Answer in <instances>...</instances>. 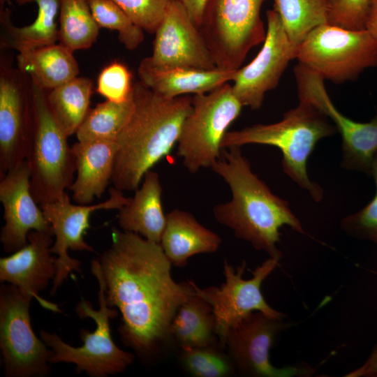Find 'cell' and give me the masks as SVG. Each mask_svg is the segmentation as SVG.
Listing matches in <instances>:
<instances>
[{"mask_svg": "<svg viewBox=\"0 0 377 377\" xmlns=\"http://www.w3.org/2000/svg\"><path fill=\"white\" fill-rule=\"evenodd\" d=\"M99 260L107 304L121 315L122 342L140 357L152 358L170 339L172 320L193 293L191 281L173 279L160 244L116 228Z\"/></svg>", "mask_w": 377, "mask_h": 377, "instance_id": "1", "label": "cell"}, {"mask_svg": "<svg viewBox=\"0 0 377 377\" xmlns=\"http://www.w3.org/2000/svg\"><path fill=\"white\" fill-rule=\"evenodd\" d=\"M222 154L223 159H219L210 168L228 185L232 198L213 207L215 219L256 250L265 251L269 257L280 260L282 254L276 247L280 242V228L288 226L305 234L300 221L288 202L274 194L252 171L240 147L223 149Z\"/></svg>", "mask_w": 377, "mask_h": 377, "instance_id": "2", "label": "cell"}, {"mask_svg": "<svg viewBox=\"0 0 377 377\" xmlns=\"http://www.w3.org/2000/svg\"><path fill=\"white\" fill-rule=\"evenodd\" d=\"M133 108L118 135L112 182L121 191H135L145 173L177 143L192 108V97L166 98L141 81L133 84Z\"/></svg>", "mask_w": 377, "mask_h": 377, "instance_id": "3", "label": "cell"}, {"mask_svg": "<svg viewBox=\"0 0 377 377\" xmlns=\"http://www.w3.org/2000/svg\"><path fill=\"white\" fill-rule=\"evenodd\" d=\"M337 132L330 119L314 105L300 101L283 119L269 124H258L242 129L227 131L221 148L257 144L274 146L283 155V172L316 202L323 197L322 188L309 179L307 161L316 143Z\"/></svg>", "mask_w": 377, "mask_h": 377, "instance_id": "4", "label": "cell"}, {"mask_svg": "<svg viewBox=\"0 0 377 377\" xmlns=\"http://www.w3.org/2000/svg\"><path fill=\"white\" fill-rule=\"evenodd\" d=\"M91 271L98 283L99 309H94L88 301L82 300L77 304L75 312L81 318L93 319L96 325L95 330L90 332L80 330L81 347L68 345L54 332L40 330L39 335L53 351L51 364L72 363L77 372L84 371L92 377H106L124 372L133 363L135 355L119 348L112 339L110 320L116 318L118 311L107 304L99 259L91 261Z\"/></svg>", "mask_w": 377, "mask_h": 377, "instance_id": "5", "label": "cell"}, {"mask_svg": "<svg viewBox=\"0 0 377 377\" xmlns=\"http://www.w3.org/2000/svg\"><path fill=\"white\" fill-rule=\"evenodd\" d=\"M32 96L34 124L26 160L31 195L42 205L64 195L73 182L76 168L68 136L50 110L45 90L32 83Z\"/></svg>", "mask_w": 377, "mask_h": 377, "instance_id": "6", "label": "cell"}, {"mask_svg": "<svg viewBox=\"0 0 377 377\" xmlns=\"http://www.w3.org/2000/svg\"><path fill=\"white\" fill-rule=\"evenodd\" d=\"M242 107L228 83L192 97V108L177 143V156L189 172L210 168L221 158L223 138Z\"/></svg>", "mask_w": 377, "mask_h": 377, "instance_id": "7", "label": "cell"}, {"mask_svg": "<svg viewBox=\"0 0 377 377\" xmlns=\"http://www.w3.org/2000/svg\"><path fill=\"white\" fill-rule=\"evenodd\" d=\"M299 63L323 80L343 83L377 66V39L367 29L350 30L325 23L299 45Z\"/></svg>", "mask_w": 377, "mask_h": 377, "instance_id": "8", "label": "cell"}, {"mask_svg": "<svg viewBox=\"0 0 377 377\" xmlns=\"http://www.w3.org/2000/svg\"><path fill=\"white\" fill-rule=\"evenodd\" d=\"M266 0H208L199 30L217 68L239 69L249 52L263 43L260 10Z\"/></svg>", "mask_w": 377, "mask_h": 377, "instance_id": "9", "label": "cell"}, {"mask_svg": "<svg viewBox=\"0 0 377 377\" xmlns=\"http://www.w3.org/2000/svg\"><path fill=\"white\" fill-rule=\"evenodd\" d=\"M32 298L13 285H1L0 348L7 377L44 376L50 371L53 351L31 327Z\"/></svg>", "mask_w": 377, "mask_h": 377, "instance_id": "10", "label": "cell"}, {"mask_svg": "<svg viewBox=\"0 0 377 377\" xmlns=\"http://www.w3.org/2000/svg\"><path fill=\"white\" fill-rule=\"evenodd\" d=\"M279 259L269 257L253 272L249 279L242 278L246 263L235 268L226 260L223 265L225 282L220 287L199 288L191 283L196 295L203 298L212 306L215 319V333L219 343L225 348L229 330L253 311L283 320L286 315L272 308L265 301L261 292L265 279L278 266Z\"/></svg>", "mask_w": 377, "mask_h": 377, "instance_id": "11", "label": "cell"}, {"mask_svg": "<svg viewBox=\"0 0 377 377\" xmlns=\"http://www.w3.org/2000/svg\"><path fill=\"white\" fill-rule=\"evenodd\" d=\"M109 193L110 197L105 201L92 205L72 204L66 192L59 199L40 205L55 237L51 247L52 253L57 255V273L50 291L52 295L73 271L82 273L81 262L70 257L68 250L94 251L83 237L89 228L91 214L98 209L119 210L129 200L124 195L123 191L114 187L109 189Z\"/></svg>", "mask_w": 377, "mask_h": 377, "instance_id": "12", "label": "cell"}, {"mask_svg": "<svg viewBox=\"0 0 377 377\" xmlns=\"http://www.w3.org/2000/svg\"><path fill=\"white\" fill-rule=\"evenodd\" d=\"M267 27L256 57L237 69L232 91L242 106L258 110L266 92L274 89L289 62L296 59L298 46L289 39L277 12L266 13Z\"/></svg>", "mask_w": 377, "mask_h": 377, "instance_id": "13", "label": "cell"}, {"mask_svg": "<svg viewBox=\"0 0 377 377\" xmlns=\"http://www.w3.org/2000/svg\"><path fill=\"white\" fill-rule=\"evenodd\" d=\"M19 69L1 64L0 73V175L24 161L34 124L32 82Z\"/></svg>", "mask_w": 377, "mask_h": 377, "instance_id": "14", "label": "cell"}, {"mask_svg": "<svg viewBox=\"0 0 377 377\" xmlns=\"http://www.w3.org/2000/svg\"><path fill=\"white\" fill-rule=\"evenodd\" d=\"M289 325L283 320L253 311L232 327L227 335L225 348L235 369L247 376L260 377H293L312 374L311 368L274 367L269 353L277 337Z\"/></svg>", "mask_w": 377, "mask_h": 377, "instance_id": "15", "label": "cell"}, {"mask_svg": "<svg viewBox=\"0 0 377 377\" xmlns=\"http://www.w3.org/2000/svg\"><path fill=\"white\" fill-rule=\"evenodd\" d=\"M154 34L153 52L147 57L154 66L217 68L198 27L179 1H170Z\"/></svg>", "mask_w": 377, "mask_h": 377, "instance_id": "16", "label": "cell"}, {"mask_svg": "<svg viewBox=\"0 0 377 377\" xmlns=\"http://www.w3.org/2000/svg\"><path fill=\"white\" fill-rule=\"evenodd\" d=\"M0 177V201L5 220L0 241L5 252L14 253L27 244L29 232L51 226L31 195L26 159Z\"/></svg>", "mask_w": 377, "mask_h": 377, "instance_id": "17", "label": "cell"}, {"mask_svg": "<svg viewBox=\"0 0 377 377\" xmlns=\"http://www.w3.org/2000/svg\"><path fill=\"white\" fill-rule=\"evenodd\" d=\"M52 236V228L29 232L24 246L0 259V281L16 286L24 294L36 299L43 307L59 312L56 304L39 296V293L48 286L57 273V258L51 251Z\"/></svg>", "mask_w": 377, "mask_h": 377, "instance_id": "18", "label": "cell"}, {"mask_svg": "<svg viewBox=\"0 0 377 377\" xmlns=\"http://www.w3.org/2000/svg\"><path fill=\"white\" fill-rule=\"evenodd\" d=\"M311 102L332 121L341 133V167L371 176V165L377 154V113L369 122L353 121L336 108L325 88L317 89L312 95Z\"/></svg>", "mask_w": 377, "mask_h": 377, "instance_id": "19", "label": "cell"}, {"mask_svg": "<svg viewBox=\"0 0 377 377\" xmlns=\"http://www.w3.org/2000/svg\"><path fill=\"white\" fill-rule=\"evenodd\" d=\"M76 177L68 189L80 205L101 198L112 180L117 144L113 140L80 142L71 146Z\"/></svg>", "mask_w": 377, "mask_h": 377, "instance_id": "20", "label": "cell"}, {"mask_svg": "<svg viewBox=\"0 0 377 377\" xmlns=\"http://www.w3.org/2000/svg\"><path fill=\"white\" fill-rule=\"evenodd\" d=\"M237 71L158 68L146 57L141 60L138 73L140 81L156 94L166 98H175L190 94L207 93L232 81Z\"/></svg>", "mask_w": 377, "mask_h": 377, "instance_id": "21", "label": "cell"}, {"mask_svg": "<svg viewBox=\"0 0 377 377\" xmlns=\"http://www.w3.org/2000/svg\"><path fill=\"white\" fill-rule=\"evenodd\" d=\"M142 185L135 191L118 213L122 230L133 232L145 239L160 244L166 223L162 206V186L157 172L149 170Z\"/></svg>", "mask_w": 377, "mask_h": 377, "instance_id": "22", "label": "cell"}, {"mask_svg": "<svg viewBox=\"0 0 377 377\" xmlns=\"http://www.w3.org/2000/svg\"><path fill=\"white\" fill-rule=\"evenodd\" d=\"M221 238L188 212L175 209L166 214L160 245L172 265L182 267L191 256L216 251Z\"/></svg>", "mask_w": 377, "mask_h": 377, "instance_id": "23", "label": "cell"}, {"mask_svg": "<svg viewBox=\"0 0 377 377\" xmlns=\"http://www.w3.org/2000/svg\"><path fill=\"white\" fill-rule=\"evenodd\" d=\"M21 6L35 2L38 14L35 20L22 27L13 24L9 9L0 10L1 46L20 52L56 43L58 40L61 0H15Z\"/></svg>", "mask_w": 377, "mask_h": 377, "instance_id": "24", "label": "cell"}, {"mask_svg": "<svg viewBox=\"0 0 377 377\" xmlns=\"http://www.w3.org/2000/svg\"><path fill=\"white\" fill-rule=\"evenodd\" d=\"M73 52L60 43L22 50L17 57V67L32 83L52 90L77 77L79 67Z\"/></svg>", "mask_w": 377, "mask_h": 377, "instance_id": "25", "label": "cell"}, {"mask_svg": "<svg viewBox=\"0 0 377 377\" xmlns=\"http://www.w3.org/2000/svg\"><path fill=\"white\" fill-rule=\"evenodd\" d=\"M215 319L212 306L194 292L179 308L170 327V337L181 347L216 344Z\"/></svg>", "mask_w": 377, "mask_h": 377, "instance_id": "26", "label": "cell"}, {"mask_svg": "<svg viewBox=\"0 0 377 377\" xmlns=\"http://www.w3.org/2000/svg\"><path fill=\"white\" fill-rule=\"evenodd\" d=\"M92 89L91 79L76 77L47 94L50 110L68 137L76 133L85 119L89 110Z\"/></svg>", "mask_w": 377, "mask_h": 377, "instance_id": "27", "label": "cell"}, {"mask_svg": "<svg viewBox=\"0 0 377 377\" xmlns=\"http://www.w3.org/2000/svg\"><path fill=\"white\" fill-rule=\"evenodd\" d=\"M59 20L58 40L71 51L89 48L97 40L100 27L89 0H61Z\"/></svg>", "mask_w": 377, "mask_h": 377, "instance_id": "28", "label": "cell"}, {"mask_svg": "<svg viewBox=\"0 0 377 377\" xmlns=\"http://www.w3.org/2000/svg\"><path fill=\"white\" fill-rule=\"evenodd\" d=\"M274 9L290 41L299 46L313 29L327 23L329 0H274Z\"/></svg>", "mask_w": 377, "mask_h": 377, "instance_id": "29", "label": "cell"}, {"mask_svg": "<svg viewBox=\"0 0 377 377\" xmlns=\"http://www.w3.org/2000/svg\"><path fill=\"white\" fill-rule=\"evenodd\" d=\"M133 88V87H132ZM133 108L132 91L130 98L121 103L106 100L89 110L75 134L80 142L113 140L128 121Z\"/></svg>", "mask_w": 377, "mask_h": 377, "instance_id": "30", "label": "cell"}, {"mask_svg": "<svg viewBox=\"0 0 377 377\" xmlns=\"http://www.w3.org/2000/svg\"><path fill=\"white\" fill-rule=\"evenodd\" d=\"M98 25L117 31L120 42L129 50L136 49L144 40L143 30L112 0H89Z\"/></svg>", "mask_w": 377, "mask_h": 377, "instance_id": "31", "label": "cell"}, {"mask_svg": "<svg viewBox=\"0 0 377 377\" xmlns=\"http://www.w3.org/2000/svg\"><path fill=\"white\" fill-rule=\"evenodd\" d=\"M181 348V362L193 376L226 377L235 372V367L228 354L221 351L216 344Z\"/></svg>", "mask_w": 377, "mask_h": 377, "instance_id": "32", "label": "cell"}, {"mask_svg": "<svg viewBox=\"0 0 377 377\" xmlns=\"http://www.w3.org/2000/svg\"><path fill=\"white\" fill-rule=\"evenodd\" d=\"M371 176L374 177L376 186L375 196L364 208L342 219L340 226L350 237L377 244V154L371 165Z\"/></svg>", "mask_w": 377, "mask_h": 377, "instance_id": "33", "label": "cell"}, {"mask_svg": "<svg viewBox=\"0 0 377 377\" xmlns=\"http://www.w3.org/2000/svg\"><path fill=\"white\" fill-rule=\"evenodd\" d=\"M143 31L155 33L171 0H112Z\"/></svg>", "mask_w": 377, "mask_h": 377, "instance_id": "34", "label": "cell"}, {"mask_svg": "<svg viewBox=\"0 0 377 377\" xmlns=\"http://www.w3.org/2000/svg\"><path fill=\"white\" fill-rule=\"evenodd\" d=\"M132 87L128 69L122 64L114 62L99 74L96 90L108 101L121 103L130 98Z\"/></svg>", "mask_w": 377, "mask_h": 377, "instance_id": "35", "label": "cell"}, {"mask_svg": "<svg viewBox=\"0 0 377 377\" xmlns=\"http://www.w3.org/2000/svg\"><path fill=\"white\" fill-rule=\"evenodd\" d=\"M371 0H329L327 23L350 30L365 29Z\"/></svg>", "mask_w": 377, "mask_h": 377, "instance_id": "36", "label": "cell"}, {"mask_svg": "<svg viewBox=\"0 0 377 377\" xmlns=\"http://www.w3.org/2000/svg\"><path fill=\"white\" fill-rule=\"evenodd\" d=\"M346 377H377V340L367 360Z\"/></svg>", "mask_w": 377, "mask_h": 377, "instance_id": "37", "label": "cell"}, {"mask_svg": "<svg viewBox=\"0 0 377 377\" xmlns=\"http://www.w3.org/2000/svg\"><path fill=\"white\" fill-rule=\"evenodd\" d=\"M187 10L194 24L199 28L208 0H177Z\"/></svg>", "mask_w": 377, "mask_h": 377, "instance_id": "38", "label": "cell"}, {"mask_svg": "<svg viewBox=\"0 0 377 377\" xmlns=\"http://www.w3.org/2000/svg\"><path fill=\"white\" fill-rule=\"evenodd\" d=\"M365 29L377 39V0H371L367 13Z\"/></svg>", "mask_w": 377, "mask_h": 377, "instance_id": "39", "label": "cell"}, {"mask_svg": "<svg viewBox=\"0 0 377 377\" xmlns=\"http://www.w3.org/2000/svg\"><path fill=\"white\" fill-rule=\"evenodd\" d=\"M6 3H8L9 5H11V1L10 0H0V10L5 8L4 6Z\"/></svg>", "mask_w": 377, "mask_h": 377, "instance_id": "40", "label": "cell"}]
</instances>
